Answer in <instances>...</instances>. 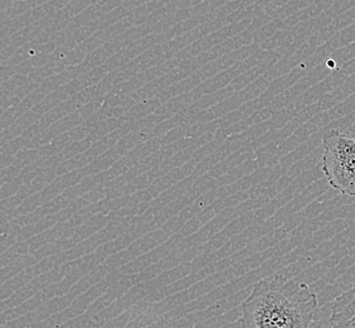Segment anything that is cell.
Here are the masks:
<instances>
[{
    "label": "cell",
    "instance_id": "obj_1",
    "mask_svg": "<svg viewBox=\"0 0 355 328\" xmlns=\"http://www.w3.org/2000/svg\"><path fill=\"white\" fill-rule=\"evenodd\" d=\"M318 295L306 283L282 274L262 278L241 303V328H310Z\"/></svg>",
    "mask_w": 355,
    "mask_h": 328
},
{
    "label": "cell",
    "instance_id": "obj_2",
    "mask_svg": "<svg viewBox=\"0 0 355 328\" xmlns=\"http://www.w3.org/2000/svg\"><path fill=\"white\" fill-rule=\"evenodd\" d=\"M322 144L321 170L329 186L344 196L355 197V138L333 130Z\"/></svg>",
    "mask_w": 355,
    "mask_h": 328
},
{
    "label": "cell",
    "instance_id": "obj_3",
    "mask_svg": "<svg viewBox=\"0 0 355 328\" xmlns=\"http://www.w3.org/2000/svg\"><path fill=\"white\" fill-rule=\"evenodd\" d=\"M329 323L331 328H355V281L331 303Z\"/></svg>",
    "mask_w": 355,
    "mask_h": 328
}]
</instances>
